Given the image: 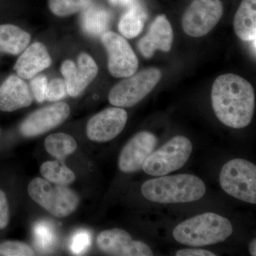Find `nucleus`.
Returning <instances> with one entry per match:
<instances>
[{"mask_svg":"<svg viewBox=\"0 0 256 256\" xmlns=\"http://www.w3.org/2000/svg\"><path fill=\"white\" fill-rule=\"evenodd\" d=\"M212 104L217 118L229 128L240 129L252 122L255 92L252 84L238 75H220L214 82Z\"/></svg>","mask_w":256,"mask_h":256,"instance_id":"obj_1","label":"nucleus"},{"mask_svg":"<svg viewBox=\"0 0 256 256\" xmlns=\"http://www.w3.org/2000/svg\"><path fill=\"white\" fill-rule=\"evenodd\" d=\"M206 185L194 175H164L144 182L142 194L148 201L159 204L188 203L204 196Z\"/></svg>","mask_w":256,"mask_h":256,"instance_id":"obj_2","label":"nucleus"},{"mask_svg":"<svg viewBox=\"0 0 256 256\" xmlns=\"http://www.w3.org/2000/svg\"><path fill=\"white\" fill-rule=\"evenodd\" d=\"M233 233L228 218L215 213L202 214L184 220L173 230V237L180 244L204 247L225 242Z\"/></svg>","mask_w":256,"mask_h":256,"instance_id":"obj_3","label":"nucleus"},{"mask_svg":"<svg viewBox=\"0 0 256 256\" xmlns=\"http://www.w3.org/2000/svg\"><path fill=\"white\" fill-rule=\"evenodd\" d=\"M28 194L33 201L57 218L72 214L80 203L76 193L67 186L56 184L43 178H34L30 182Z\"/></svg>","mask_w":256,"mask_h":256,"instance_id":"obj_4","label":"nucleus"},{"mask_svg":"<svg viewBox=\"0 0 256 256\" xmlns=\"http://www.w3.org/2000/svg\"><path fill=\"white\" fill-rule=\"evenodd\" d=\"M226 193L240 201L256 204V166L246 160L233 159L226 163L220 174Z\"/></svg>","mask_w":256,"mask_h":256,"instance_id":"obj_5","label":"nucleus"},{"mask_svg":"<svg viewBox=\"0 0 256 256\" xmlns=\"http://www.w3.org/2000/svg\"><path fill=\"white\" fill-rule=\"evenodd\" d=\"M193 146L190 139L178 136L172 138L158 150L152 152L142 169L151 176H164L181 169L191 156Z\"/></svg>","mask_w":256,"mask_h":256,"instance_id":"obj_6","label":"nucleus"},{"mask_svg":"<svg viewBox=\"0 0 256 256\" xmlns=\"http://www.w3.org/2000/svg\"><path fill=\"white\" fill-rule=\"evenodd\" d=\"M161 78L162 72L153 67L134 74L111 89L109 102L116 107H132L150 94Z\"/></svg>","mask_w":256,"mask_h":256,"instance_id":"obj_7","label":"nucleus"},{"mask_svg":"<svg viewBox=\"0 0 256 256\" xmlns=\"http://www.w3.org/2000/svg\"><path fill=\"white\" fill-rule=\"evenodd\" d=\"M223 14L220 0H194L183 15V30L195 38L205 36L215 28Z\"/></svg>","mask_w":256,"mask_h":256,"instance_id":"obj_8","label":"nucleus"},{"mask_svg":"<svg viewBox=\"0 0 256 256\" xmlns=\"http://www.w3.org/2000/svg\"><path fill=\"white\" fill-rule=\"evenodd\" d=\"M101 42L108 55V68L116 78H127L138 69L137 56L126 38L112 32H106Z\"/></svg>","mask_w":256,"mask_h":256,"instance_id":"obj_9","label":"nucleus"},{"mask_svg":"<svg viewBox=\"0 0 256 256\" xmlns=\"http://www.w3.org/2000/svg\"><path fill=\"white\" fill-rule=\"evenodd\" d=\"M70 112V107L64 102L42 108L24 120L20 124V132L26 138L44 134L65 122Z\"/></svg>","mask_w":256,"mask_h":256,"instance_id":"obj_10","label":"nucleus"},{"mask_svg":"<svg viewBox=\"0 0 256 256\" xmlns=\"http://www.w3.org/2000/svg\"><path fill=\"white\" fill-rule=\"evenodd\" d=\"M128 114L122 108H109L92 116L86 126L87 137L97 142L112 140L124 130Z\"/></svg>","mask_w":256,"mask_h":256,"instance_id":"obj_11","label":"nucleus"},{"mask_svg":"<svg viewBox=\"0 0 256 256\" xmlns=\"http://www.w3.org/2000/svg\"><path fill=\"white\" fill-rule=\"evenodd\" d=\"M97 245L101 252L110 256H153L152 250L148 244L133 240L124 229L112 228L100 232L97 238Z\"/></svg>","mask_w":256,"mask_h":256,"instance_id":"obj_12","label":"nucleus"},{"mask_svg":"<svg viewBox=\"0 0 256 256\" xmlns=\"http://www.w3.org/2000/svg\"><path fill=\"white\" fill-rule=\"evenodd\" d=\"M60 72L66 84L68 95L76 98L80 96L97 76L98 68L95 60L86 53L78 57V63L66 60L62 64Z\"/></svg>","mask_w":256,"mask_h":256,"instance_id":"obj_13","label":"nucleus"},{"mask_svg":"<svg viewBox=\"0 0 256 256\" xmlns=\"http://www.w3.org/2000/svg\"><path fill=\"white\" fill-rule=\"evenodd\" d=\"M158 140L153 133L142 131L137 133L124 146L120 154L118 166L124 173H132L142 169L143 164L153 151Z\"/></svg>","mask_w":256,"mask_h":256,"instance_id":"obj_14","label":"nucleus"},{"mask_svg":"<svg viewBox=\"0 0 256 256\" xmlns=\"http://www.w3.org/2000/svg\"><path fill=\"white\" fill-rule=\"evenodd\" d=\"M173 38L174 34L170 22L164 15H160L152 24L146 36L140 40L138 48L143 56L151 58L156 50L170 52Z\"/></svg>","mask_w":256,"mask_h":256,"instance_id":"obj_15","label":"nucleus"},{"mask_svg":"<svg viewBox=\"0 0 256 256\" xmlns=\"http://www.w3.org/2000/svg\"><path fill=\"white\" fill-rule=\"evenodd\" d=\"M33 98L28 84L18 76H10L0 86V110L3 112L28 107Z\"/></svg>","mask_w":256,"mask_h":256,"instance_id":"obj_16","label":"nucleus"},{"mask_svg":"<svg viewBox=\"0 0 256 256\" xmlns=\"http://www.w3.org/2000/svg\"><path fill=\"white\" fill-rule=\"evenodd\" d=\"M48 50L44 44L35 42L20 56L14 65L18 76L22 79H32L52 64Z\"/></svg>","mask_w":256,"mask_h":256,"instance_id":"obj_17","label":"nucleus"},{"mask_svg":"<svg viewBox=\"0 0 256 256\" xmlns=\"http://www.w3.org/2000/svg\"><path fill=\"white\" fill-rule=\"evenodd\" d=\"M234 31L240 40L255 41L256 38V0H242L235 14Z\"/></svg>","mask_w":256,"mask_h":256,"instance_id":"obj_18","label":"nucleus"},{"mask_svg":"<svg viewBox=\"0 0 256 256\" xmlns=\"http://www.w3.org/2000/svg\"><path fill=\"white\" fill-rule=\"evenodd\" d=\"M82 12L80 24L86 34L92 36H102L108 30L111 14L105 8L90 4Z\"/></svg>","mask_w":256,"mask_h":256,"instance_id":"obj_19","label":"nucleus"},{"mask_svg":"<svg viewBox=\"0 0 256 256\" xmlns=\"http://www.w3.org/2000/svg\"><path fill=\"white\" fill-rule=\"evenodd\" d=\"M31 41V35L13 24H0V53L18 55Z\"/></svg>","mask_w":256,"mask_h":256,"instance_id":"obj_20","label":"nucleus"},{"mask_svg":"<svg viewBox=\"0 0 256 256\" xmlns=\"http://www.w3.org/2000/svg\"><path fill=\"white\" fill-rule=\"evenodd\" d=\"M146 18L148 14L144 8L139 3L134 2L120 20L119 31L126 38H134L142 32Z\"/></svg>","mask_w":256,"mask_h":256,"instance_id":"obj_21","label":"nucleus"},{"mask_svg":"<svg viewBox=\"0 0 256 256\" xmlns=\"http://www.w3.org/2000/svg\"><path fill=\"white\" fill-rule=\"evenodd\" d=\"M44 146L48 154L63 161L76 150L78 144L70 134L60 132L48 136L45 140Z\"/></svg>","mask_w":256,"mask_h":256,"instance_id":"obj_22","label":"nucleus"},{"mask_svg":"<svg viewBox=\"0 0 256 256\" xmlns=\"http://www.w3.org/2000/svg\"><path fill=\"white\" fill-rule=\"evenodd\" d=\"M40 172L44 178L56 184L68 186L75 181V173L63 161L56 160L43 163Z\"/></svg>","mask_w":256,"mask_h":256,"instance_id":"obj_23","label":"nucleus"},{"mask_svg":"<svg viewBox=\"0 0 256 256\" xmlns=\"http://www.w3.org/2000/svg\"><path fill=\"white\" fill-rule=\"evenodd\" d=\"M92 2V0H48L50 12L60 18L80 12Z\"/></svg>","mask_w":256,"mask_h":256,"instance_id":"obj_24","label":"nucleus"},{"mask_svg":"<svg viewBox=\"0 0 256 256\" xmlns=\"http://www.w3.org/2000/svg\"><path fill=\"white\" fill-rule=\"evenodd\" d=\"M34 252L30 246L20 242H5L0 244V256H31Z\"/></svg>","mask_w":256,"mask_h":256,"instance_id":"obj_25","label":"nucleus"},{"mask_svg":"<svg viewBox=\"0 0 256 256\" xmlns=\"http://www.w3.org/2000/svg\"><path fill=\"white\" fill-rule=\"evenodd\" d=\"M68 95L66 84L62 78H54L48 82L46 100L50 102H56L62 100Z\"/></svg>","mask_w":256,"mask_h":256,"instance_id":"obj_26","label":"nucleus"},{"mask_svg":"<svg viewBox=\"0 0 256 256\" xmlns=\"http://www.w3.org/2000/svg\"><path fill=\"white\" fill-rule=\"evenodd\" d=\"M48 79L44 75H38L32 78L30 82V88L34 98L38 102H43L46 100Z\"/></svg>","mask_w":256,"mask_h":256,"instance_id":"obj_27","label":"nucleus"},{"mask_svg":"<svg viewBox=\"0 0 256 256\" xmlns=\"http://www.w3.org/2000/svg\"><path fill=\"white\" fill-rule=\"evenodd\" d=\"M34 236L35 242L41 248L46 249L53 244V232L46 224L41 223L35 226Z\"/></svg>","mask_w":256,"mask_h":256,"instance_id":"obj_28","label":"nucleus"},{"mask_svg":"<svg viewBox=\"0 0 256 256\" xmlns=\"http://www.w3.org/2000/svg\"><path fill=\"white\" fill-rule=\"evenodd\" d=\"M90 244V236L86 230H80L74 235L70 242V250L79 255L85 252Z\"/></svg>","mask_w":256,"mask_h":256,"instance_id":"obj_29","label":"nucleus"},{"mask_svg":"<svg viewBox=\"0 0 256 256\" xmlns=\"http://www.w3.org/2000/svg\"><path fill=\"white\" fill-rule=\"evenodd\" d=\"M10 222V208L6 194L0 190V230L4 229Z\"/></svg>","mask_w":256,"mask_h":256,"instance_id":"obj_30","label":"nucleus"},{"mask_svg":"<svg viewBox=\"0 0 256 256\" xmlns=\"http://www.w3.org/2000/svg\"><path fill=\"white\" fill-rule=\"evenodd\" d=\"M176 256H216L215 254L210 250L201 248H186L178 250Z\"/></svg>","mask_w":256,"mask_h":256,"instance_id":"obj_31","label":"nucleus"},{"mask_svg":"<svg viewBox=\"0 0 256 256\" xmlns=\"http://www.w3.org/2000/svg\"><path fill=\"white\" fill-rule=\"evenodd\" d=\"M109 2L114 6H128V8L136 2V0H109Z\"/></svg>","mask_w":256,"mask_h":256,"instance_id":"obj_32","label":"nucleus"},{"mask_svg":"<svg viewBox=\"0 0 256 256\" xmlns=\"http://www.w3.org/2000/svg\"><path fill=\"white\" fill-rule=\"evenodd\" d=\"M249 252L252 256H256V240L254 238L249 246Z\"/></svg>","mask_w":256,"mask_h":256,"instance_id":"obj_33","label":"nucleus"}]
</instances>
